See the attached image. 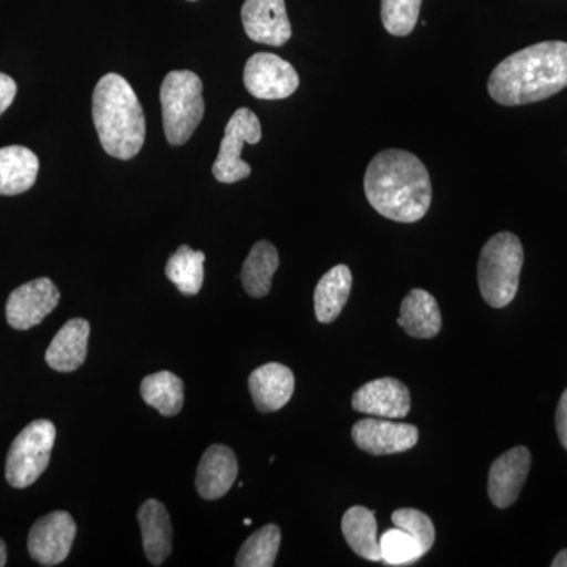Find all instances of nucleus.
Returning a JSON list of instances; mask_svg holds the SVG:
<instances>
[{
	"mask_svg": "<svg viewBox=\"0 0 567 567\" xmlns=\"http://www.w3.org/2000/svg\"><path fill=\"white\" fill-rule=\"evenodd\" d=\"M364 193L375 212L395 223H416L431 208L432 183L413 153L390 148L369 163Z\"/></svg>",
	"mask_w": 567,
	"mask_h": 567,
	"instance_id": "nucleus-1",
	"label": "nucleus"
},
{
	"mask_svg": "<svg viewBox=\"0 0 567 567\" xmlns=\"http://www.w3.org/2000/svg\"><path fill=\"white\" fill-rule=\"evenodd\" d=\"M567 87V43L543 41L514 52L488 78V95L503 106L543 102Z\"/></svg>",
	"mask_w": 567,
	"mask_h": 567,
	"instance_id": "nucleus-2",
	"label": "nucleus"
},
{
	"mask_svg": "<svg viewBox=\"0 0 567 567\" xmlns=\"http://www.w3.org/2000/svg\"><path fill=\"white\" fill-rule=\"evenodd\" d=\"M92 117L104 152L132 159L145 142V115L132 85L121 74L110 73L96 84Z\"/></svg>",
	"mask_w": 567,
	"mask_h": 567,
	"instance_id": "nucleus-3",
	"label": "nucleus"
},
{
	"mask_svg": "<svg viewBox=\"0 0 567 567\" xmlns=\"http://www.w3.org/2000/svg\"><path fill=\"white\" fill-rule=\"evenodd\" d=\"M524 246L517 235L499 233L484 245L477 262V284L481 295L492 308H505L518 290Z\"/></svg>",
	"mask_w": 567,
	"mask_h": 567,
	"instance_id": "nucleus-4",
	"label": "nucleus"
},
{
	"mask_svg": "<svg viewBox=\"0 0 567 567\" xmlns=\"http://www.w3.org/2000/svg\"><path fill=\"white\" fill-rule=\"evenodd\" d=\"M203 81L193 71H171L164 78L159 92L163 126L167 142L174 147L192 140L197 126L203 122Z\"/></svg>",
	"mask_w": 567,
	"mask_h": 567,
	"instance_id": "nucleus-5",
	"label": "nucleus"
},
{
	"mask_svg": "<svg viewBox=\"0 0 567 567\" xmlns=\"http://www.w3.org/2000/svg\"><path fill=\"white\" fill-rule=\"evenodd\" d=\"M55 435V425L48 420L32 421L22 429L7 456L6 477L11 487L32 486L47 472Z\"/></svg>",
	"mask_w": 567,
	"mask_h": 567,
	"instance_id": "nucleus-6",
	"label": "nucleus"
},
{
	"mask_svg": "<svg viewBox=\"0 0 567 567\" xmlns=\"http://www.w3.org/2000/svg\"><path fill=\"white\" fill-rule=\"evenodd\" d=\"M262 140L259 118L248 107L235 111L224 130L221 148L213 164V175L221 183H237L251 175V166L241 159L245 144L256 145Z\"/></svg>",
	"mask_w": 567,
	"mask_h": 567,
	"instance_id": "nucleus-7",
	"label": "nucleus"
},
{
	"mask_svg": "<svg viewBox=\"0 0 567 567\" xmlns=\"http://www.w3.org/2000/svg\"><path fill=\"white\" fill-rule=\"evenodd\" d=\"M245 87L259 100L289 99L300 85V76L289 62L270 52H257L246 62Z\"/></svg>",
	"mask_w": 567,
	"mask_h": 567,
	"instance_id": "nucleus-8",
	"label": "nucleus"
},
{
	"mask_svg": "<svg viewBox=\"0 0 567 567\" xmlns=\"http://www.w3.org/2000/svg\"><path fill=\"white\" fill-rule=\"evenodd\" d=\"M76 537V524L66 511L39 518L29 533L28 548L33 561L58 566L69 557Z\"/></svg>",
	"mask_w": 567,
	"mask_h": 567,
	"instance_id": "nucleus-9",
	"label": "nucleus"
},
{
	"mask_svg": "<svg viewBox=\"0 0 567 567\" xmlns=\"http://www.w3.org/2000/svg\"><path fill=\"white\" fill-rule=\"evenodd\" d=\"M61 292L48 278L33 279L14 289L7 300V322L14 330L37 327L58 308Z\"/></svg>",
	"mask_w": 567,
	"mask_h": 567,
	"instance_id": "nucleus-10",
	"label": "nucleus"
},
{
	"mask_svg": "<svg viewBox=\"0 0 567 567\" xmlns=\"http://www.w3.org/2000/svg\"><path fill=\"white\" fill-rule=\"evenodd\" d=\"M354 445L372 456L405 453L416 446L420 432L416 425L394 423L386 417H365L352 429Z\"/></svg>",
	"mask_w": 567,
	"mask_h": 567,
	"instance_id": "nucleus-11",
	"label": "nucleus"
},
{
	"mask_svg": "<svg viewBox=\"0 0 567 567\" xmlns=\"http://www.w3.org/2000/svg\"><path fill=\"white\" fill-rule=\"evenodd\" d=\"M241 21L246 35L256 43L282 47L292 37L286 0H246Z\"/></svg>",
	"mask_w": 567,
	"mask_h": 567,
	"instance_id": "nucleus-12",
	"label": "nucleus"
},
{
	"mask_svg": "<svg viewBox=\"0 0 567 567\" xmlns=\"http://www.w3.org/2000/svg\"><path fill=\"white\" fill-rule=\"evenodd\" d=\"M410 405L412 399L409 388L391 377L365 383L354 391L352 398V406L357 412L386 420H402L409 415Z\"/></svg>",
	"mask_w": 567,
	"mask_h": 567,
	"instance_id": "nucleus-13",
	"label": "nucleus"
},
{
	"mask_svg": "<svg viewBox=\"0 0 567 567\" xmlns=\"http://www.w3.org/2000/svg\"><path fill=\"white\" fill-rule=\"evenodd\" d=\"M532 454L528 447L516 446L496 458L488 472V496L499 509L516 503L527 481Z\"/></svg>",
	"mask_w": 567,
	"mask_h": 567,
	"instance_id": "nucleus-14",
	"label": "nucleus"
},
{
	"mask_svg": "<svg viewBox=\"0 0 567 567\" xmlns=\"http://www.w3.org/2000/svg\"><path fill=\"white\" fill-rule=\"evenodd\" d=\"M238 476L237 456L229 446L212 445L197 466L196 488L200 498H223Z\"/></svg>",
	"mask_w": 567,
	"mask_h": 567,
	"instance_id": "nucleus-15",
	"label": "nucleus"
},
{
	"mask_svg": "<svg viewBox=\"0 0 567 567\" xmlns=\"http://www.w3.org/2000/svg\"><path fill=\"white\" fill-rule=\"evenodd\" d=\"M248 383L254 405L262 413L281 410L295 390L293 372L281 363L260 365L251 372Z\"/></svg>",
	"mask_w": 567,
	"mask_h": 567,
	"instance_id": "nucleus-16",
	"label": "nucleus"
},
{
	"mask_svg": "<svg viewBox=\"0 0 567 567\" xmlns=\"http://www.w3.org/2000/svg\"><path fill=\"white\" fill-rule=\"evenodd\" d=\"M140 520L145 557L153 566H162L173 551V524L166 506L158 499H147L141 506Z\"/></svg>",
	"mask_w": 567,
	"mask_h": 567,
	"instance_id": "nucleus-17",
	"label": "nucleus"
},
{
	"mask_svg": "<svg viewBox=\"0 0 567 567\" xmlns=\"http://www.w3.org/2000/svg\"><path fill=\"white\" fill-rule=\"evenodd\" d=\"M91 324L84 319H71L54 336L47 350V363L58 372H73L87 358Z\"/></svg>",
	"mask_w": 567,
	"mask_h": 567,
	"instance_id": "nucleus-18",
	"label": "nucleus"
},
{
	"mask_svg": "<svg viewBox=\"0 0 567 567\" xmlns=\"http://www.w3.org/2000/svg\"><path fill=\"white\" fill-rule=\"evenodd\" d=\"M40 162L31 148L10 145L0 148V196H18L35 185Z\"/></svg>",
	"mask_w": 567,
	"mask_h": 567,
	"instance_id": "nucleus-19",
	"label": "nucleus"
},
{
	"mask_svg": "<svg viewBox=\"0 0 567 567\" xmlns=\"http://www.w3.org/2000/svg\"><path fill=\"white\" fill-rule=\"evenodd\" d=\"M398 322L412 338L432 339L442 330V312L431 293L413 289L402 300Z\"/></svg>",
	"mask_w": 567,
	"mask_h": 567,
	"instance_id": "nucleus-20",
	"label": "nucleus"
},
{
	"mask_svg": "<svg viewBox=\"0 0 567 567\" xmlns=\"http://www.w3.org/2000/svg\"><path fill=\"white\" fill-rule=\"evenodd\" d=\"M352 271L347 265H336L317 284L315 292L316 317L320 323L338 319L352 292Z\"/></svg>",
	"mask_w": 567,
	"mask_h": 567,
	"instance_id": "nucleus-21",
	"label": "nucleus"
},
{
	"mask_svg": "<svg viewBox=\"0 0 567 567\" xmlns=\"http://www.w3.org/2000/svg\"><path fill=\"white\" fill-rule=\"evenodd\" d=\"M278 267L279 254L274 244L265 240L257 241L241 268V282L246 293L251 295L252 298L267 297Z\"/></svg>",
	"mask_w": 567,
	"mask_h": 567,
	"instance_id": "nucleus-22",
	"label": "nucleus"
},
{
	"mask_svg": "<svg viewBox=\"0 0 567 567\" xmlns=\"http://www.w3.org/2000/svg\"><path fill=\"white\" fill-rule=\"evenodd\" d=\"M342 533L354 554L368 561H382L374 511L350 507L342 517Z\"/></svg>",
	"mask_w": 567,
	"mask_h": 567,
	"instance_id": "nucleus-23",
	"label": "nucleus"
},
{
	"mask_svg": "<svg viewBox=\"0 0 567 567\" xmlns=\"http://www.w3.org/2000/svg\"><path fill=\"white\" fill-rule=\"evenodd\" d=\"M142 399L163 416H175L181 413L185 402V385L181 377L169 371L147 375L141 383Z\"/></svg>",
	"mask_w": 567,
	"mask_h": 567,
	"instance_id": "nucleus-24",
	"label": "nucleus"
},
{
	"mask_svg": "<svg viewBox=\"0 0 567 567\" xmlns=\"http://www.w3.org/2000/svg\"><path fill=\"white\" fill-rule=\"evenodd\" d=\"M205 254L183 245L166 264V276L183 295H197L204 284Z\"/></svg>",
	"mask_w": 567,
	"mask_h": 567,
	"instance_id": "nucleus-25",
	"label": "nucleus"
},
{
	"mask_svg": "<svg viewBox=\"0 0 567 567\" xmlns=\"http://www.w3.org/2000/svg\"><path fill=\"white\" fill-rule=\"evenodd\" d=\"M281 546V529L278 525H265L246 539L238 551L235 565L238 567H271Z\"/></svg>",
	"mask_w": 567,
	"mask_h": 567,
	"instance_id": "nucleus-26",
	"label": "nucleus"
},
{
	"mask_svg": "<svg viewBox=\"0 0 567 567\" xmlns=\"http://www.w3.org/2000/svg\"><path fill=\"white\" fill-rule=\"evenodd\" d=\"M379 543L382 561L385 565L406 566L424 557L423 550H421L415 537L410 536L404 529L398 527L383 533V536H380Z\"/></svg>",
	"mask_w": 567,
	"mask_h": 567,
	"instance_id": "nucleus-27",
	"label": "nucleus"
},
{
	"mask_svg": "<svg viewBox=\"0 0 567 567\" xmlns=\"http://www.w3.org/2000/svg\"><path fill=\"white\" fill-rule=\"evenodd\" d=\"M423 0H382V22L388 33L406 37L415 29Z\"/></svg>",
	"mask_w": 567,
	"mask_h": 567,
	"instance_id": "nucleus-28",
	"label": "nucleus"
},
{
	"mask_svg": "<svg viewBox=\"0 0 567 567\" xmlns=\"http://www.w3.org/2000/svg\"><path fill=\"white\" fill-rule=\"evenodd\" d=\"M391 520H393L395 527L404 529L410 536L415 537L424 555L434 546V524H432L431 518L421 513V511L404 507V509L394 511Z\"/></svg>",
	"mask_w": 567,
	"mask_h": 567,
	"instance_id": "nucleus-29",
	"label": "nucleus"
},
{
	"mask_svg": "<svg viewBox=\"0 0 567 567\" xmlns=\"http://www.w3.org/2000/svg\"><path fill=\"white\" fill-rule=\"evenodd\" d=\"M17 82L11 80L9 74L0 73V115L9 110L11 103H13L14 96H17Z\"/></svg>",
	"mask_w": 567,
	"mask_h": 567,
	"instance_id": "nucleus-30",
	"label": "nucleus"
},
{
	"mask_svg": "<svg viewBox=\"0 0 567 567\" xmlns=\"http://www.w3.org/2000/svg\"><path fill=\"white\" fill-rule=\"evenodd\" d=\"M555 423H557L559 442H561L563 447L567 451V390L563 393L561 399H559Z\"/></svg>",
	"mask_w": 567,
	"mask_h": 567,
	"instance_id": "nucleus-31",
	"label": "nucleus"
},
{
	"mask_svg": "<svg viewBox=\"0 0 567 567\" xmlns=\"http://www.w3.org/2000/svg\"><path fill=\"white\" fill-rule=\"evenodd\" d=\"M551 567H567V548L559 551L557 557L554 558V561H551Z\"/></svg>",
	"mask_w": 567,
	"mask_h": 567,
	"instance_id": "nucleus-32",
	"label": "nucleus"
},
{
	"mask_svg": "<svg viewBox=\"0 0 567 567\" xmlns=\"http://www.w3.org/2000/svg\"><path fill=\"white\" fill-rule=\"evenodd\" d=\"M7 565V546L2 539H0V567Z\"/></svg>",
	"mask_w": 567,
	"mask_h": 567,
	"instance_id": "nucleus-33",
	"label": "nucleus"
},
{
	"mask_svg": "<svg viewBox=\"0 0 567 567\" xmlns=\"http://www.w3.org/2000/svg\"><path fill=\"white\" fill-rule=\"evenodd\" d=\"M251 524H252L251 518H245V525H246V527H249V525H251Z\"/></svg>",
	"mask_w": 567,
	"mask_h": 567,
	"instance_id": "nucleus-34",
	"label": "nucleus"
},
{
	"mask_svg": "<svg viewBox=\"0 0 567 567\" xmlns=\"http://www.w3.org/2000/svg\"><path fill=\"white\" fill-rule=\"evenodd\" d=\"M189 2H194V0H189Z\"/></svg>",
	"mask_w": 567,
	"mask_h": 567,
	"instance_id": "nucleus-35",
	"label": "nucleus"
}]
</instances>
